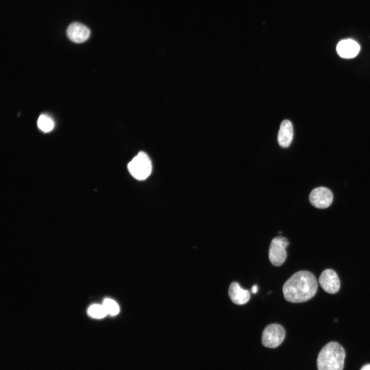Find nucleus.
Masks as SVG:
<instances>
[{
  "instance_id": "f257e3e1",
  "label": "nucleus",
  "mask_w": 370,
  "mask_h": 370,
  "mask_svg": "<svg viewBox=\"0 0 370 370\" xmlns=\"http://www.w3.org/2000/svg\"><path fill=\"white\" fill-rule=\"evenodd\" d=\"M317 289L318 283L314 275L308 271H300L284 283L283 292L286 301L302 303L311 299L316 294Z\"/></svg>"
},
{
  "instance_id": "f03ea898",
  "label": "nucleus",
  "mask_w": 370,
  "mask_h": 370,
  "mask_svg": "<svg viewBox=\"0 0 370 370\" xmlns=\"http://www.w3.org/2000/svg\"><path fill=\"white\" fill-rule=\"evenodd\" d=\"M345 352L337 342H330L320 350L317 358L318 370H343Z\"/></svg>"
},
{
  "instance_id": "7ed1b4c3",
  "label": "nucleus",
  "mask_w": 370,
  "mask_h": 370,
  "mask_svg": "<svg viewBox=\"0 0 370 370\" xmlns=\"http://www.w3.org/2000/svg\"><path fill=\"white\" fill-rule=\"evenodd\" d=\"M128 170L136 179L143 180L147 178L152 172V163L148 155L140 152L128 163Z\"/></svg>"
},
{
  "instance_id": "20e7f679",
  "label": "nucleus",
  "mask_w": 370,
  "mask_h": 370,
  "mask_svg": "<svg viewBox=\"0 0 370 370\" xmlns=\"http://www.w3.org/2000/svg\"><path fill=\"white\" fill-rule=\"evenodd\" d=\"M287 239L284 236H277L271 240L269 249V258L272 265H282L287 258L286 248L289 245Z\"/></svg>"
},
{
  "instance_id": "39448f33",
  "label": "nucleus",
  "mask_w": 370,
  "mask_h": 370,
  "mask_svg": "<svg viewBox=\"0 0 370 370\" xmlns=\"http://www.w3.org/2000/svg\"><path fill=\"white\" fill-rule=\"evenodd\" d=\"M285 331L284 328L278 324H271L266 326L262 333V341L263 345L269 348H275L284 341Z\"/></svg>"
},
{
  "instance_id": "423d86ee",
  "label": "nucleus",
  "mask_w": 370,
  "mask_h": 370,
  "mask_svg": "<svg viewBox=\"0 0 370 370\" xmlns=\"http://www.w3.org/2000/svg\"><path fill=\"white\" fill-rule=\"evenodd\" d=\"M309 201L314 207L319 209L328 207L332 203L333 195L331 191L325 187L314 189L309 195Z\"/></svg>"
},
{
  "instance_id": "0eeeda50",
  "label": "nucleus",
  "mask_w": 370,
  "mask_h": 370,
  "mask_svg": "<svg viewBox=\"0 0 370 370\" xmlns=\"http://www.w3.org/2000/svg\"><path fill=\"white\" fill-rule=\"evenodd\" d=\"M319 282L322 289L327 293H336L340 289L339 278L332 269H327L324 270L319 277Z\"/></svg>"
},
{
  "instance_id": "6e6552de",
  "label": "nucleus",
  "mask_w": 370,
  "mask_h": 370,
  "mask_svg": "<svg viewBox=\"0 0 370 370\" xmlns=\"http://www.w3.org/2000/svg\"><path fill=\"white\" fill-rule=\"evenodd\" d=\"M66 34L71 41L76 43H82L89 38L90 31L84 25L74 22L70 24L66 30Z\"/></svg>"
},
{
  "instance_id": "1a4fd4ad",
  "label": "nucleus",
  "mask_w": 370,
  "mask_h": 370,
  "mask_svg": "<svg viewBox=\"0 0 370 370\" xmlns=\"http://www.w3.org/2000/svg\"><path fill=\"white\" fill-rule=\"evenodd\" d=\"M338 54L345 59L353 58L359 53L360 47L358 43L351 39H345L340 41L337 46Z\"/></svg>"
},
{
  "instance_id": "9d476101",
  "label": "nucleus",
  "mask_w": 370,
  "mask_h": 370,
  "mask_svg": "<svg viewBox=\"0 0 370 370\" xmlns=\"http://www.w3.org/2000/svg\"><path fill=\"white\" fill-rule=\"evenodd\" d=\"M228 294L232 302L237 305H243L247 303L250 298L249 290L243 289L238 283L235 282H232L230 284Z\"/></svg>"
},
{
  "instance_id": "9b49d317",
  "label": "nucleus",
  "mask_w": 370,
  "mask_h": 370,
  "mask_svg": "<svg viewBox=\"0 0 370 370\" xmlns=\"http://www.w3.org/2000/svg\"><path fill=\"white\" fill-rule=\"evenodd\" d=\"M293 126L288 120H283L280 125L278 135V141L282 147H288L293 139Z\"/></svg>"
},
{
  "instance_id": "f8f14e48",
  "label": "nucleus",
  "mask_w": 370,
  "mask_h": 370,
  "mask_svg": "<svg viewBox=\"0 0 370 370\" xmlns=\"http://www.w3.org/2000/svg\"><path fill=\"white\" fill-rule=\"evenodd\" d=\"M37 125L42 131L47 133L52 130L54 126V123L49 116L41 114L38 119Z\"/></svg>"
},
{
  "instance_id": "ddd939ff",
  "label": "nucleus",
  "mask_w": 370,
  "mask_h": 370,
  "mask_svg": "<svg viewBox=\"0 0 370 370\" xmlns=\"http://www.w3.org/2000/svg\"><path fill=\"white\" fill-rule=\"evenodd\" d=\"M88 313L91 317L98 319L102 318L107 314L103 305L99 304L90 306L88 308Z\"/></svg>"
},
{
  "instance_id": "4468645a",
  "label": "nucleus",
  "mask_w": 370,
  "mask_h": 370,
  "mask_svg": "<svg viewBox=\"0 0 370 370\" xmlns=\"http://www.w3.org/2000/svg\"><path fill=\"white\" fill-rule=\"evenodd\" d=\"M103 305L105 308L107 314L114 316L117 314L119 311V307L117 303L110 299H106L103 302Z\"/></svg>"
},
{
  "instance_id": "2eb2a0df",
  "label": "nucleus",
  "mask_w": 370,
  "mask_h": 370,
  "mask_svg": "<svg viewBox=\"0 0 370 370\" xmlns=\"http://www.w3.org/2000/svg\"><path fill=\"white\" fill-rule=\"evenodd\" d=\"M258 291V287L256 285H254L252 286L251 289V292L252 293H256Z\"/></svg>"
},
{
  "instance_id": "dca6fc26",
  "label": "nucleus",
  "mask_w": 370,
  "mask_h": 370,
  "mask_svg": "<svg viewBox=\"0 0 370 370\" xmlns=\"http://www.w3.org/2000/svg\"><path fill=\"white\" fill-rule=\"evenodd\" d=\"M360 370H370V364L364 365Z\"/></svg>"
}]
</instances>
